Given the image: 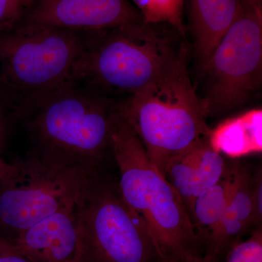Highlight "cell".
Listing matches in <instances>:
<instances>
[{
    "mask_svg": "<svg viewBox=\"0 0 262 262\" xmlns=\"http://www.w3.org/2000/svg\"><path fill=\"white\" fill-rule=\"evenodd\" d=\"M0 262H34L13 243L0 238Z\"/></svg>",
    "mask_w": 262,
    "mask_h": 262,
    "instance_id": "obj_20",
    "label": "cell"
},
{
    "mask_svg": "<svg viewBox=\"0 0 262 262\" xmlns=\"http://www.w3.org/2000/svg\"><path fill=\"white\" fill-rule=\"evenodd\" d=\"M228 195L223 218L206 251L219 256L225 248L253 226V174L246 167L235 163L227 170Z\"/></svg>",
    "mask_w": 262,
    "mask_h": 262,
    "instance_id": "obj_12",
    "label": "cell"
},
{
    "mask_svg": "<svg viewBox=\"0 0 262 262\" xmlns=\"http://www.w3.org/2000/svg\"><path fill=\"white\" fill-rule=\"evenodd\" d=\"M96 33L77 69L76 81L84 79L130 94L166 72L185 44L166 24L141 22Z\"/></svg>",
    "mask_w": 262,
    "mask_h": 262,
    "instance_id": "obj_3",
    "label": "cell"
},
{
    "mask_svg": "<svg viewBox=\"0 0 262 262\" xmlns=\"http://www.w3.org/2000/svg\"><path fill=\"white\" fill-rule=\"evenodd\" d=\"M31 0H0V31L8 32L13 28Z\"/></svg>",
    "mask_w": 262,
    "mask_h": 262,
    "instance_id": "obj_18",
    "label": "cell"
},
{
    "mask_svg": "<svg viewBox=\"0 0 262 262\" xmlns=\"http://www.w3.org/2000/svg\"><path fill=\"white\" fill-rule=\"evenodd\" d=\"M15 164L13 175L0 182V238L9 241L74 204L101 172L99 167L37 150Z\"/></svg>",
    "mask_w": 262,
    "mask_h": 262,
    "instance_id": "obj_5",
    "label": "cell"
},
{
    "mask_svg": "<svg viewBox=\"0 0 262 262\" xmlns=\"http://www.w3.org/2000/svg\"><path fill=\"white\" fill-rule=\"evenodd\" d=\"M34 98L28 115L36 150L101 168L116 106L73 84Z\"/></svg>",
    "mask_w": 262,
    "mask_h": 262,
    "instance_id": "obj_4",
    "label": "cell"
},
{
    "mask_svg": "<svg viewBox=\"0 0 262 262\" xmlns=\"http://www.w3.org/2000/svg\"><path fill=\"white\" fill-rule=\"evenodd\" d=\"M179 262H219V256L214 253L206 251L190 255Z\"/></svg>",
    "mask_w": 262,
    "mask_h": 262,
    "instance_id": "obj_21",
    "label": "cell"
},
{
    "mask_svg": "<svg viewBox=\"0 0 262 262\" xmlns=\"http://www.w3.org/2000/svg\"><path fill=\"white\" fill-rule=\"evenodd\" d=\"M79 32L24 25L2 36L0 80L33 97L73 84L90 43Z\"/></svg>",
    "mask_w": 262,
    "mask_h": 262,
    "instance_id": "obj_7",
    "label": "cell"
},
{
    "mask_svg": "<svg viewBox=\"0 0 262 262\" xmlns=\"http://www.w3.org/2000/svg\"><path fill=\"white\" fill-rule=\"evenodd\" d=\"M15 170V164L6 163L0 158V182L9 178Z\"/></svg>",
    "mask_w": 262,
    "mask_h": 262,
    "instance_id": "obj_22",
    "label": "cell"
},
{
    "mask_svg": "<svg viewBox=\"0 0 262 262\" xmlns=\"http://www.w3.org/2000/svg\"><path fill=\"white\" fill-rule=\"evenodd\" d=\"M141 22L130 0H39L25 26L97 32Z\"/></svg>",
    "mask_w": 262,
    "mask_h": 262,
    "instance_id": "obj_9",
    "label": "cell"
},
{
    "mask_svg": "<svg viewBox=\"0 0 262 262\" xmlns=\"http://www.w3.org/2000/svg\"><path fill=\"white\" fill-rule=\"evenodd\" d=\"M110 149L124 200L140 216L162 262H178L202 251L201 241L175 189L153 165L126 120L115 110Z\"/></svg>",
    "mask_w": 262,
    "mask_h": 262,
    "instance_id": "obj_1",
    "label": "cell"
},
{
    "mask_svg": "<svg viewBox=\"0 0 262 262\" xmlns=\"http://www.w3.org/2000/svg\"><path fill=\"white\" fill-rule=\"evenodd\" d=\"M147 24H166L185 39L184 0H130Z\"/></svg>",
    "mask_w": 262,
    "mask_h": 262,
    "instance_id": "obj_16",
    "label": "cell"
},
{
    "mask_svg": "<svg viewBox=\"0 0 262 262\" xmlns=\"http://www.w3.org/2000/svg\"><path fill=\"white\" fill-rule=\"evenodd\" d=\"M226 174L222 180L196 196L189 211L196 235L201 244H206V248L220 227L225 213L228 195V180Z\"/></svg>",
    "mask_w": 262,
    "mask_h": 262,
    "instance_id": "obj_15",
    "label": "cell"
},
{
    "mask_svg": "<svg viewBox=\"0 0 262 262\" xmlns=\"http://www.w3.org/2000/svg\"><path fill=\"white\" fill-rule=\"evenodd\" d=\"M239 4V0H189L191 32L200 68L233 21Z\"/></svg>",
    "mask_w": 262,
    "mask_h": 262,
    "instance_id": "obj_13",
    "label": "cell"
},
{
    "mask_svg": "<svg viewBox=\"0 0 262 262\" xmlns=\"http://www.w3.org/2000/svg\"><path fill=\"white\" fill-rule=\"evenodd\" d=\"M83 262H162L140 216L124 200L118 182L101 172L75 202Z\"/></svg>",
    "mask_w": 262,
    "mask_h": 262,
    "instance_id": "obj_6",
    "label": "cell"
},
{
    "mask_svg": "<svg viewBox=\"0 0 262 262\" xmlns=\"http://www.w3.org/2000/svg\"><path fill=\"white\" fill-rule=\"evenodd\" d=\"M209 115L242 106L262 83V0H239L233 21L201 69Z\"/></svg>",
    "mask_w": 262,
    "mask_h": 262,
    "instance_id": "obj_8",
    "label": "cell"
},
{
    "mask_svg": "<svg viewBox=\"0 0 262 262\" xmlns=\"http://www.w3.org/2000/svg\"><path fill=\"white\" fill-rule=\"evenodd\" d=\"M188 57L184 44L166 72L116 106L163 177L169 160L211 130L208 104L193 86Z\"/></svg>",
    "mask_w": 262,
    "mask_h": 262,
    "instance_id": "obj_2",
    "label": "cell"
},
{
    "mask_svg": "<svg viewBox=\"0 0 262 262\" xmlns=\"http://www.w3.org/2000/svg\"><path fill=\"white\" fill-rule=\"evenodd\" d=\"M210 145L222 155L239 158L261 152L262 110L253 108L227 119L210 130Z\"/></svg>",
    "mask_w": 262,
    "mask_h": 262,
    "instance_id": "obj_14",
    "label": "cell"
},
{
    "mask_svg": "<svg viewBox=\"0 0 262 262\" xmlns=\"http://www.w3.org/2000/svg\"><path fill=\"white\" fill-rule=\"evenodd\" d=\"M228 165L223 155L211 147L207 136L169 160L163 177L189 213L196 196L225 177Z\"/></svg>",
    "mask_w": 262,
    "mask_h": 262,
    "instance_id": "obj_11",
    "label": "cell"
},
{
    "mask_svg": "<svg viewBox=\"0 0 262 262\" xmlns=\"http://www.w3.org/2000/svg\"><path fill=\"white\" fill-rule=\"evenodd\" d=\"M227 262H262V231L257 228L249 238L232 245Z\"/></svg>",
    "mask_w": 262,
    "mask_h": 262,
    "instance_id": "obj_17",
    "label": "cell"
},
{
    "mask_svg": "<svg viewBox=\"0 0 262 262\" xmlns=\"http://www.w3.org/2000/svg\"><path fill=\"white\" fill-rule=\"evenodd\" d=\"M10 242L34 262H83L75 203L39 221Z\"/></svg>",
    "mask_w": 262,
    "mask_h": 262,
    "instance_id": "obj_10",
    "label": "cell"
},
{
    "mask_svg": "<svg viewBox=\"0 0 262 262\" xmlns=\"http://www.w3.org/2000/svg\"><path fill=\"white\" fill-rule=\"evenodd\" d=\"M253 226L261 227L262 220V176L261 170L253 175Z\"/></svg>",
    "mask_w": 262,
    "mask_h": 262,
    "instance_id": "obj_19",
    "label": "cell"
},
{
    "mask_svg": "<svg viewBox=\"0 0 262 262\" xmlns=\"http://www.w3.org/2000/svg\"><path fill=\"white\" fill-rule=\"evenodd\" d=\"M5 134V124L4 117H3V113H2L1 110H0V146L4 140Z\"/></svg>",
    "mask_w": 262,
    "mask_h": 262,
    "instance_id": "obj_23",
    "label": "cell"
}]
</instances>
